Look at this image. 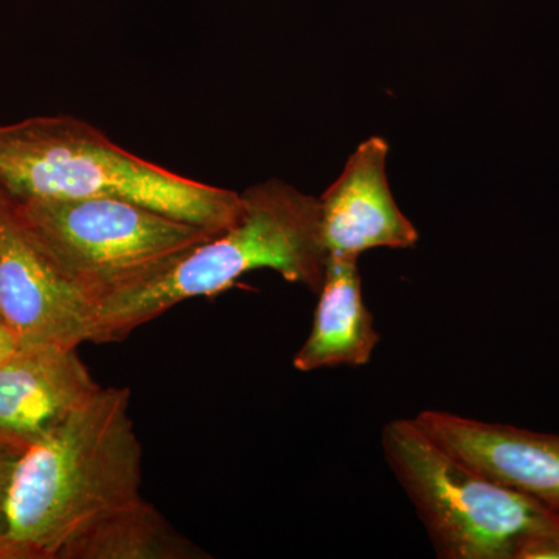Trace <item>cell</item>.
I'll list each match as a JSON object with an SVG mask.
<instances>
[{"instance_id":"8fae6325","label":"cell","mask_w":559,"mask_h":559,"mask_svg":"<svg viewBox=\"0 0 559 559\" xmlns=\"http://www.w3.org/2000/svg\"><path fill=\"white\" fill-rule=\"evenodd\" d=\"M22 454L24 451L0 443V539L7 527V503H9L11 481Z\"/></svg>"},{"instance_id":"9c48e42d","label":"cell","mask_w":559,"mask_h":559,"mask_svg":"<svg viewBox=\"0 0 559 559\" xmlns=\"http://www.w3.org/2000/svg\"><path fill=\"white\" fill-rule=\"evenodd\" d=\"M384 139L370 138L349 156L340 179L320 198L326 252L359 257L374 248L407 249L418 241L414 224L390 191Z\"/></svg>"},{"instance_id":"277c9868","label":"cell","mask_w":559,"mask_h":559,"mask_svg":"<svg viewBox=\"0 0 559 559\" xmlns=\"http://www.w3.org/2000/svg\"><path fill=\"white\" fill-rule=\"evenodd\" d=\"M382 451L444 559H559V511L488 479L412 418L382 429Z\"/></svg>"},{"instance_id":"8992f818","label":"cell","mask_w":559,"mask_h":559,"mask_svg":"<svg viewBox=\"0 0 559 559\" xmlns=\"http://www.w3.org/2000/svg\"><path fill=\"white\" fill-rule=\"evenodd\" d=\"M97 305L61 271L0 190V319L21 347L91 342Z\"/></svg>"},{"instance_id":"6da1fadb","label":"cell","mask_w":559,"mask_h":559,"mask_svg":"<svg viewBox=\"0 0 559 559\" xmlns=\"http://www.w3.org/2000/svg\"><path fill=\"white\" fill-rule=\"evenodd\" d=\"M130 399L98 389L21 455L0 559L207 558L142 498Z\"/></svg>"},{"instance_id":"7a4b0ae2","label":"cell","mask_w":559,"mask_h":559,"mask_svg":"<svg viewBox=\"0 0 559 559\" xmlns=\"http://www.w3.org/2000/svg\"><path fill=\"white\" fill-rule=\"evenodd\" d=\"M241 194L245 213L237 223L187 250L156 277L102 300L91 342L123 341L180 301L215 296L257 270L278 272L319 294L329 260L319 200L282 180Z\"/></svg>"},{"instance_id":"7c38bea8","label":"cell","mask_w":559,"mask_h":559,"mask_svg":"<svg viewBox=\"0 0 559 559\" xmlns=\"http://www.w3.org/2000/svg\"><path fill=\"white\" fill-rule=\"evenodd\" d=\"M21 348L16 334L0 319V364L13 356Z\"/></svg>"},{"instance_id":"ba28073f","label":"cell","mask_w":559,"mask_h":559,"mask_svg":"<svg viewBox=\"0 0 559 559\" xmlns=\"http://www.w3.org/2000/svg\"><path fill=\"white\" fill-rule=\"evenodd\" d=\"M100 388L76 348L21 347L0 364V443L27 451Z\"/></svg>"},{"instance_id":"5b68a950","label":"cell","mask_w":559,"mask_h":559,"mask_svg":"<svg viewBox=\"0 0 559 559\" xmlns=\"http://www.w3.org/2000/svg\"><path fill=\"white\" fill-rule=\"evenodd\" d=\"M10 200L33 237L97 307L219 234L116 198Z\"/></svg>"},{"instance_id":"3957f363","label":"cell","mask_w":559,"mask_h":559,"mask_svg":"<svg viewBox=\"0 0 559 559\" xmlns=\"http://www.w3.org/2000/svg\"><path fill=\"white\" fill-rule=\"evenodd\" d=\"M0 190L16 201L116 198L215 231L245 213L237 191L140 159L97 128L68 116L0 127Z\"/></svg>"},{"instance_id":"30bf717a","label":"cell","mask_w":559,"mask_h":559,"mask_svg":"<svg viewBox=\"0 0 559 559\" xmlns=\"http://www.w3.org/2000/svg\"><path fill=\"white\" fill-rule=\"evenodd\" d=\"M359 257L330 253L310 336L294 358L299 371L362 367L380 342L364 301Z\"/></svg>"},{"instance_id":"52a82bcc","label":"cell","mask_w":559,"mask_h":559,"mask_svg":"<svg viewBox=\"0 0 559 559\" xmlns=\"http://www.w3.org/2000/svg\"><path fill=\"white\" fill-rule=\"evenodd\" d=\"M419 429L488 479L559 511V436L423 411Z\"/></svg>"}]
</instances>
